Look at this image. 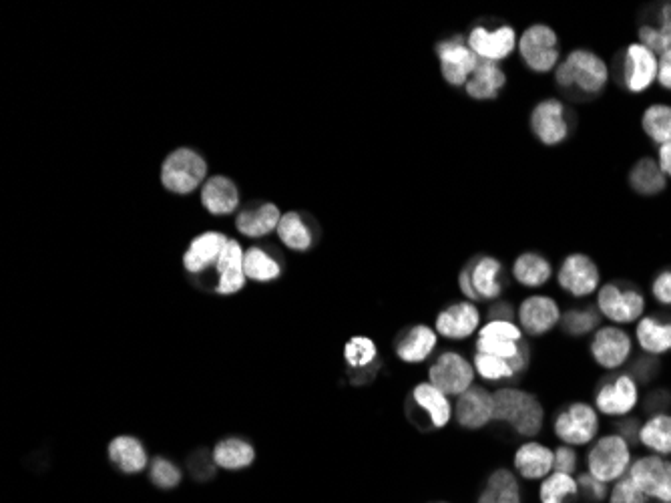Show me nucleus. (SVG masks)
Wrapping results in <instances>:
<instances>
[{"mask_svg":"<svg viewBox=\"0 0 671 503\" xmlns=\"http://www.w3.org/2000/svg\"><path fill=\"white\" fill-rule=\"evenodd\" d=\"M641 127L653 143L657 145L669 143L671 141V105L657 103V105L647 107L641 117Z\"/></svg>","mask_w":671,"mask_h":503,"instance_id":"nucleus-39","label":"nucleus"},{"mask_svg":"<svg viewBox=\"0 0 671 503\" xmlns=\"http://www.w3.org/2000/svg\"><path fill=\"white\" fill-rule=\"evenodd\" d=\"M438 343V334L426 324H416L408 328L396 341V357L408 365H418L426 361Z\"/></svg>","mask_w":671,"mask_h":503,"instance_id":"nucleus-23","label":"nucleus"},{"mask_svg":"<svg viewBox=\"0 0 671 503\" xmlns=\"http://www.w3.org/2000/svg\"><path fill=\"white\" fill-rule=\"evenodd\" d=\"M376 345L368 337H352L344 347V359L350 369L364 371L376 361Z\"/></svg>","mask_w":671,"mask_h":503,"instance_id":"nucleus-42","label":"nucleus"},{"mask_svg":"<svg viewBox=\"0 0 671 503\" xmlns=\"http://www.w3.org/2000/svg\"><path fill=\"white\" fill-rule=\"evenodd\" d=\"M228 238L219 234V232H205L201 236H197L185 256H183V266L189 274H201L209 268H215L223 248H226Z\"/></svg>","mask_w":671,"mask_h":503,"instance_id":"nucleus-22","label":"nucleus"},{"mask_svg":"<svg viewBox=\"0 0 671 503\" xmlns=\"http://www.w3.org/2000/svg\"><path fill=\"white\" fill-rule=\"evenodd\" d=\"M455 417L463 429L469 431L485 429L491 421H495L493 393H489L485 387L473 385L467 393L457 397Z\"/></svg>","mask_w":671,"mask_h":503,"instance_id":"nucleus-19","label":"nucleus"},{"mask_svg":"<svg viewBox=\"0 0 671 503\" xmlns=\"http://www.w3.org/2000/svg\"><path fill=\"white\" fill-rule=\"evenodd\" d=\"M280 220H282V214H280L278 206H274V204H260L256 208L244 210L238 216L236 226L248 238H262V236L278 230Z\"/></svg>","mask_w":671,"mask_h":503,"instance_id":"nucleus-30","label":"nucleus"},{"mask_svg":"<svg viewBox=\"0 0 671 503\" xmlns=\"http://www.w3.org/2000/svg\"><path fill=\"white\" fill-rule=\"evenodd\" d=\"M513 465L517 475L525 481H543L553 473L555 449L537 441H527L515 451Z\"/></svg>","mask_w":671,"mask_h":503,"instance_id":"nucleus-21","label":"nucleus"},{"mask_svg":"<svg viewBox=\"0 0 671 503\" xmlns=\"http://www.w3.org/2000/svg\"><path fill=\"white\" fill-rule=\"evenodd\" d=\"M495 421L507 423L519 437L533 439L545 423V409L533 393L517 387H503L493 393Z\"/></svg>","mask_w":671,"mask_h":503,"instance_id":"nucleus-1","label":"nucleus"},{"mask_svg":"<svg viewBox=\"0 0 671 503\" xmlns=\"http://www.w3.org/2000/svg\"><path fill=\"white\" fill-rule=\"evenodd\" d=\"M657 67H659L657 55H653L639 43L629 45L623 55V67H621L623 87L633 95L645 93L657 81Z\"/></svg>","mask_w":671,"mask_h":503,"instance_id":"nucleus-18","label":"nucleus"},{"mask_svg":"<svg viewBox=\"0 0 671 503\" xmlns=\"http://www.w3.org/2000/svg\"><path fill=\"white\" fill-rule=\"evenodd\" d=\"M529 363H531V347H529V343L523 339V341L519 343V351H517V355L509 361V365H511V369H513V373H515V377H517V375H523V373L529 369Z\"/></svg>","mask_w":671,"mask_h":503,"instance_id":"nucleus-51","label":"nucleus"},{"mask_svg":"<svg viewBox=\"0 0 671 503\" xmlns=\"http://www.w3.org/2000/svg\"><path fill=\"white\" fill-rule=\"evenodd\" d=\"M473 367L477 371V375L489 383H501V381H509L515 377L509 361L505 359H497L491 355H481L477 353L473 359Z\"/></svg>","mask_w":671,"mask_h":503,"instance_id":"nucleus-43","label":"nucleus"},{"mask_svg":"<svg viewBox=\"0 0 671 503\" xmlns=\"http://www.w3.org/2000/svg\"><path fill=\"white\" fill-rule=\"evenodd\" d=\"M639 349L649 357H659L671 351V320L643 316L635 326Z\"/></svg>","mask_w":671,"mask_h":503,"instance_id":"nucleus-28","label":"nucleus"},{"mask_svg":"<svg viewBox=\"0 0 671 503\" xmlns=\"http://www.w3.org/2000/svg\"><path fill=\"white\" fill-rule=\"evenodd\" d=\"M438 503H446V501H438Z\"/></svg>","mask_w":671,"mask_h":503,"instance_id":"nucleus-57","label":"nucleus"},{"mask_svg":"<svg viewBox=\"0 0 671 503\" xmlns=\"http://www.w3.org/2000/svg\"><path fill=\"white\" fill-rule=\"evenodd\" d=\"M244 250L236 240H228L226 248H223L217 264H215V292L217 294H236L246 286V270H244Z\"/></svg>","mask_w":671,"mask_h":503,"instance_id":"nucleus-20","label":"nucleus"},{"mask_svg":"<svg viewBox=\"0 0 671 503\" xmlns=\"http://www.w3.org/2000/svg\"><path fill=\"white\" fill-rule=\"evenodd\" d=\"M577 483H579V495H583L589 503H601L605 499H609V487L607 483L595 479L591 473H579L577 475Z\"/></svg>","mask_w":671,"mask_h":503,"instance_id":"nucleus-47","label":"nucleus"},{"mask_svg":"<svg viewBox=\"0 0 671 503\" xmlns=\"http://www.w3.org/2000/svg\"><path fill=\"white\" fill-rule=\"evenodd\" d=\"M211 459L221 469L238 471V469H246L254 463L256 451L244 439H223L215 445Z\"/></svg>","mask_w":671,"mask_h":503,"instance_id":"nucleus-35","label":"nucleus"},{"mask_svg":"<svg viewBox=\"0 0 671 503\" xmlns=\"http://www.w3.org/2000/svg\"><path fill=\"white\" fill-rule=\"evenodd\" d=\"M412 401L422 409V413L428 417V421L442 429L451 423L455 415V407L451 403V397L444 395L440 389H436L432 383H420L412 389Z\"/></svg>","mask_w":671,"mask_h":503,"instance_id":"nucleus-26","label":"nucleus"},{"mask_svg":"<svg viewBox=\"0 0 671 503\" xmlns=\"http://www.w3.org/2000/svg\"><path fill=\"white\" fill-rule=\"evenodd\" d=\"M459 288H461L463 296H467L471 302L479 300V296H477V292H475V288H473V282H471V276H469L467 268L459 274Z\"/></svg>","mask_w":671,"mask_h":503,"instance_id":"nucleus-56","label":"nucleus"},{"mask_svg":"<svg viewBox=\"0 0 671 503\" xmlns=\"http://www.w3.org/2000/svg\"><path fill=\"white\" fill-rule=\"evenodd\" d=\"M639 403V387L627 373L615 375L599 387L595 395V409L607 417H625Z\"/></svg>","mask_w":671,"mask_h":503,"instance_id":"nucleus-15","label":"nucleus"},{"mask_svg":"<svg viewBox=\"0 0 671 503\" xmlns=\"http://www.w3.org/2000/svg\"><path fill=\"white\" fill-rule=\"evenodd\" d=\"M551 276V262L537 252H525L513 262V278L525 288H541L551 280Z\"/></svg>","mask_w":671,"mask_h":503,"instance_id":"nucleus-32","label":"nucleus"},{"mask_svg":"<svg viewBox=\"0 0 671 503\" xmlns=\"http://www.w3.org/2000/svg\"><path fill=\"white\" fill-rule=\"evenodd\" d=\"M579 495L577 475H567L553 471L539 483V501L541 503H567Z\"/></svg>","mask_w":671,"mask_h":503,"instance_id":"nucleus-37","label":"nucleus"},{"mask_svg":"<svg viewBox=\"0 0 671 503\" xmlns=\"http://www.w3.org/2000/svg\"><path fill=\"white\" fill-rule=\"evenodd\" d=\"M151 481L161 487V489H173L179 485L181 481V471L175 463L163 459V457H157L153 463H151Z\"/></svg>","mask_w":671,"mask_h":503,"instance_id":"nucleus-45","label":"nucleus"},{"mask_svg":"<svg viewBox=\"0 0 671 503\" xmlns=\"http://www.w3.org/2000/svg\"><path fill=\"white\" fill-rule=\"evenodd\" d=\"M561 316L563 312L559 308V302L545 294L527 296L517 308L521 330L527 334V337H533V339L545 337V334H549L555 326H559Z\"/></svg>","mask_w":671,"mask_h":503,"instance_id":"nucleus-13","label":"nucleus"},{"mask_svg":"<svg viewBox=\"0 0 671 503\" xmlns=\"http://www.w3.org/2000/svg\"><path fill=\"white\" fill-rule=\"evenodd\" d=\"M436 55L440 61L442 79L453 87H465L481 63V59L467 45V37L463 35L440 41L436 45Z\"/></svg>","mask_w":671,"mask_h":503,"instance_id":"nucleus-10","label":"nucleus"},{"mask_svg":"<svg viewBox=\"0 0 671 503\" xmlns=\"http://www.w3.org/2000/svg\"><path fill=\"white\" fill-rule=\"evenodd\" d=\"M481 312L475 302L465 300V302H455L451 306H446L440 310L436 316L434 330L440 337L449 339V341H465L473 337L475 332L481 328Z\"/></svg>","mask_w":671,"mask_h":503,"instance_id":"nucleus-17","label":"nucleus"},{"mask_svg":"<svg viewBox=\"0 0 671 503\" xmlns=\"http://www.w3.org/2000/svg\"><path fill=\"white\" fill-rule=\"evenodd\" d=\"M557 284L567 294L585 298L599 290L601 274L597 264L587 254H569L559 266Z\"/></svg>","mask_w":671,"mask_h":503,"instance_id":"nucleus-14","label":"nucleus"},{"mask_svg":"<svg viewBox=\"0 0 671 503\" xmlns=\"http://www.w3.org/2000/svg\"><path fill=\"white\" fill-rule=\"evenodd\" d=\"M244 270L248 280L270 282L282 274V268L274 256L264 252L262 248H250L244 254Z\"/></svg>","mask_w":671,"mask_h":503,"instance_id":"nucleus-40","label":"nucleus"},{"mask_svg":"<svg viewBox=\"0 0 671 503\" xmlns=\"http://www.w3.org/2000/svg\"><path fill=\"white\" fill-rule=\"evenodd\" d=\"M639 443L653 455H671V415H651L639 429Z\"/></svg>","mask_w":671,"mask_h":503,"instance_id":"nucleus-34","label":"nucleus"},{"mask_svg":"<svg viewBox=\"0 0 671 503\" xmlns=\"http://www.w3.org/2000/svg\"><path fill=\"white\" fill-rule=\"evenodd\" d=\"M651 294L659 304L671 306V270H663L653 278Z\"/></svg>","mask_w":671,"mask_h":503,"instance_id":"nucleus-50","label":"nucleus"},{"mask_svg":"<svg viewBox=\"0 0 671 503\" xmlns=\"http://www.w3.org/2000/svg\"><path fill=\"white\" fill-rule=\"evenodd\" d=\"M597 310L613 324H633L643 318L645 296L627 284L607 282L597 290Z\"/></svg>","mask_w":671,"mask_h":503,"instance_id":"nucleus-6","label":"nucleus"},{"mask_svg":"<svg viewBox=\"0 0 671 503\" xmlns=\"http://www.w3.org/2000/svg\"><path fill=\"white\" fill-rule=\"evenodd\" d=\"M659 25H641L637 31L639 45L649 49L653 55L671 51V5H663L657 15Z\"/></svg>","mask_w":671,"mask_h":503,"instance_id":"nucleus-36","label":"nucleus"},{"mask_svg":"<svg viewBox=\"0 0 671 503\" xmlns=\"http://www.w3.org/2000/svg\"><path fill=\"white\" fill-rule=\"evenodd\" d=\"M631 463L629 441L619 433L603 435L587 453V473L607 485L625 477Z\"/></svg>","mask_w":671,"mask_h":503,"instance_id":"nucleus-3","label":"nucleus"},{"mask_svg":"<svg viewBox=\"0 0 671 503\" xmlns=\"http://www.w3.org/2000/svg\"><path fill=\"white\" fill-rule=\"evenodd\" d=\"M507 85V75L499 63L481 61L471 79L465 85V91L471 99L477 101H495Z\"/></svg>","mask_w":671,"mask_h":503,"instance_id":"nucleus-27","label":"nucleus"},{"mask_svg":"<svg viewBox=\"0 0 671 503\" xmlns=\"http://www.w3.org/2000/svg\"><path fill=\"white\" fill-rule=\"evenodd\" d=\"M477 371L461 353L449 351L436 357L428 369V383L449 397H461L475 385Z\"/></svg>","mask_w":671,"mask_h":503,"instance_id":"nucleus-8","label":"nucleus"},{"mask_svg":"<svg viewBox=\"0 0 671 503\" xmlns=\"http://www.w3.org/2000/svg\"><path fill=\"white\" fill-rule=\"evenodd\" d=\"M589 351H591L593 361L601 369L615 371L629 361L633 343H631L627 330H623L617 324H607V326H599L593 332Z\"/></svg>","mask_w":671,"mask_h":503,"instance_id":"nucleus-11","label":"nucleus"},{"mask_svg":"<svg viewBox=\"0 0 671 503\" xmlns=\"http://www.w3.org/2000/svg\"><path fill=\"white\" fill-rule=\"evenodd\" d=\"M577 469H579V455H577L575 447H569V445L557 447L555 449V467H553V471L575 475Z\"/></svg>","mask_w":671,"mask_h":503,"instance_id":"nucleus-49","label":"nucleus"},{"mask_svg":"<svg viewBox=\"0 0 671 503\" xmlns=\"http://www.w3.org/2000/svg\"><path fill=\"white\" fill-rule=\"evenodd\" d=\"M477 503H523L521 483L515 471L507 467L495 469L477 499Z\"/></svg>","mask_w":671,"mask_h":503,"instance_id":"nucleus-29","label":"nucleus"},{"mask_svg":"<svg viewBox=\"0 0 671 503\" xmlns=\"http://www.w3.org/2000/svg\"><path fill=\"white\" fill-rule=\"evenodd\" d=\"M207 176L205 159L193 149L181 147L167 155L161 167V184L173 194H189L197 190Z\"/></svg>","mask_w":671,"mask_h":503,"instance_id":"nucleus-5","label":"nucleus"},{"mask_svg":"<svg viewBox=\"0 0 671 503\" xmlns=\"http://www.w3.org/2000/svg\"><path fill=\"white\" fill-rule=\"evenodd\" d=\"M609 503H647V497L625 475L611 487Z\"/></svg>","mask_w":671,"mask_h":503,"instance_id":"nucleus-48","label":"nucleus"},{"mask_svg":"<svg viewBox=\"0 0 671 503\" xmlns=\"http://www.w3.org/2000/svg\"><path fill=\"white\" fill-rule=\"evenodd\" d=\"M475 349H477V353H481V355H491V357H497V359L511 361V359L517 355V351H519V343L497 341V339H483V337H479L477 343H475Z\"/></svg>","mask_w":671,"mask_h":503,"instance_id":"nucleus-46","label":"nucleus"},{"mask_svg":"<svg viewBox=\"0 0 671 503\" xmlns=\"http://www.w3.org/2000/svg\"><path fill=\"white\" fill-rule=\"evenodd\" d=\"M657 163L661 167V172L665 178H671V141L659 145L657 151Z\"/></svg>","mask_w":671,"mask_h":503,"instance_id":"nucleus-54","label":"nucleus"},{"mask_svg":"<svg viewBox=\"0 0 671 503\" xmlns=\"http://www.w3.org/2000/svg\"><path fill=\"white\" fill-rule=\"evenodd\" d=\"M517 310L509 302H495L489 310V320H513Z\"/></svg>","mask_w":671,"mask_h":503,"instance_id":"nucleus-53","label":"nucleus"},{"mask_svg":"<svg viewBox=\"0 0 671 503\" xmlns=\"http://www.w3.org/2000/svg\"><path fill=\"white\" fill-rule=\"evenodd\" d=\"M601 314L595 308H571L561 316V328L569 337H585L599 328Z\"/></svg>","mask_w":671,"mask_h":503,"instance_id":"nucleus-41","label":"nucleus"},{"mask_svg":"<svg viewBox=\"0 0 671 503\" xmlns=\"http://www.w3.org/2000/svg\"><path fill=\"white\" fill-rule=\"evenodd\" d=\"M479 337L521 343L525 339V332L513 320H489L479 328Z\"/></svg>","mask_w":671,"mask_h":503,"instance_id":"nucleus-44","label":"nucleus"},{"mask_svg":"<svg viewBox=\"0 0 671 503\" xmlns=\"http://www.w3.org/2000/svg\"><path fill=\"white\" fill-rule=\"evenodd\" d=\"M109 459L123 473H141L147 467V451L135 437L121 435L109 445Z\"/></svg>","mask_w":671,"mask_h":503,"instance_id":"nucleus-31","label":"nucleus"},{"mask_svg":"<svg viewBox=\"0 0 671 503\" xmlns=\"http://www.w3.org/2000/svg\"><path fill=\"white\" fill-rule=\"evenodd\" d=\"M631 483L647 497L659 503H671V461L659 455L635 459L627 471Z\"/></svg>","mask_w":671,"mask_h":503,"instance_id":"nucleus-9","label":"nucleus"},{"mask_svg":"<svg viewBox=\"0 0 671 503\" xmlns=\"http://www.w3.org/2000/svg\"><path fill=\"white\" fill-rule=\"evenodd\" d=\"M473 288L483 300H499L503 286V262L493 256H481L467 266Z\"/></svg>","mask_w":671,"mask_h":503,"instance_id":"nucleus-24","label":"nucleus"},{"mask_svg":"<svg viewBox=\"0 0 671 503\" xmlns=\"http://www.w3.org/2000/svg\"><path fill=\"white\" fill-rule=\"evenodd\" d=\"M529 123H531L533 135L547 147H555L563 143L571 133L565 103L555 97L539 101L535 109L531 111Z\"/></svg>","mask_w":671,"mask_h":503,"instance_id":"nucleus-12","label":"nucleus"},{"mask_svg":"<svg viewBox=\"0 0 671 503\" xmlns=\"http://www.w3.org/2000/svg\"><path fill=\"white\" fill-rule=\"evenodd\" d=\"M278 236L280 240L294 252H306L312 248V232L310 228L306 226V222L302 220L300 214L296 212H288V214H282V220H280V226H278Z\"/></svg>","mask_w":671,"mask_h":503,"instance_id":"nucleus-38","label":"nucleus"},{"mask_svg":"<svg viewBox=\"0 0 671 503\" xmlns=\"http://www.w3.org/2000/svg\"><path fill=\"white\" fill-rule=\"evenodd\" d=\"M553 433L563 445L583 447L595 441L599 433L597 409L589 403L577 401L567 405L553 421Z\"/></svg>","mask_w":671,"mask_h":503,"instance_id":"nucleus-7","label":"nucleus"},{"mask_svg":"<svg viewBox=\"0 0 671 503\" xmlns=\"http://www.w3.org/2000/svg\"><path fill=\"white\" fill-rule=\"evenodd\" d=\"M657 83H659L665 91H671V51H667V53H663V55L659 57Z\"/></svg>","mask_w":671,"mask_h":503,"instance_id":"nucleus-52","label":"nucleus"},{"mask_svg":"<svg viewBox=\"0 0 671 503\" xmlns=\"http://www.w3.org/2000/svg\"><path fill=\"white\" fill-rule=\"evenodd\" d=\"M467 45L481 61L501 63L509 55H513V51L519 47V37L515 29L509 25H501L493 31L483 25H477L471 29L467 37Z\"/></svg>","mask_w":671,"mask_h":503,"instance_id":"nucleus-16","label":"nucleus"},{"mask_svg":"<svg viewBox=\"0 0 671 503\" xmlns=\"http://www.w3.org/2000/svg\"><path fill=\"white\" fill-rule=\"evenodd\" d=\"M629 186L635 194L651 198L665 190L667 178L663 176L659 163L653 157H643L631 167Z\"/></svg>","mask_w":671,"mask_h":503,"instance_id":"nucleus-33","label":"nucleus"},{"mask_svg":"<svg viewBox=\"0 0 671 503\" xmlns=\"http://www.w3.org/2000/svg\"><path fill=\"white\" fill-rule=\"evenodd\" d=\"M519 55L525 67L533 73L545 75L555 71L561 63V45L555 29L543 23L527 27L519 39Z\"/></svg>","mask_w":671,"mask_h":503,"instance_id":"nucleus-4","label":"nucleus"},{"mask_svg":"<svg viewBox=\"0 0 671 503\" xmlns=\"http://www.w3.org/2000/svg\"><path fill=\"white\" fill-rule=\"evenodd\" d=\"M555 81L563 89H577L581 95H599L609 81L607 63L587 49L571 51L555 69Z\"/></svg>","mask_w":671,"mask_h":503,"instance_id":"nucleus-2","label":"nucleus"},{"mask_svg":"<svg viewBox=\"0 0 671 503\" xmlns=\"http://www.w3.org/2000/svg\"><path fill=\"white\" fill-rule=\"evenodd\" d=\"M639 425H637V421L635 419H627V421H623L621 423V427H619V435H623L629 443H639Z\"/></svg>","mask_w":671,"mask_h":503,"instance_id":"nucleus-55","label":"nucleus"},{"mask_svg":"<svg viewBox=\"0 0 671 503\" xmlns=\"http://www.w3.org/2000/svg\"><path fill=\"white\" fill-rule=\"evenodd\" d=\"M201 204L213 216H228L240 206V190L230 178L213 176L201 190Z\"/></svg>","mask_w":671,"mask_h":503,"instance_id":"nucleus-25","label":"nucleus"}]
</instances>
